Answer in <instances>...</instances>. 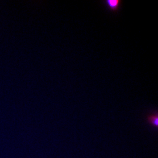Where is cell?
I'll use <instances>...</instances> for the list:
<instances>
[{
    "mask_svg": "<svg viewBox=\"0 0 158 158\" xmlns=\"http://www.w3.org/2000/svg\"><path fill=\"white\" fill-rule=\"evenodd\" d=\"M147 122L152 125L155 128H157L158 126V116L157 113L149 114L147 117Z\"/></svg>",
    "mask_w": 158,
    "mask_h": 158,
    "instance_id": "obj_2",
    "label": "cell"
},
{
    "mask_svg": "<svg viewBox=\"0 0 158 158\" xmlns=\"http://www.w3.org/2000/svg\"><path fill=\"white\" fill-rule=\"evenodd\" d=\"M105 3L110 10L116 12L119 10L122 1L119 0H107L105 1Z\"/></svg>",
    "mask_w": 158,
    "mask_h": 158,
    "instance_id": "obj_1",
    "label": "cell"
}]
</instances>
